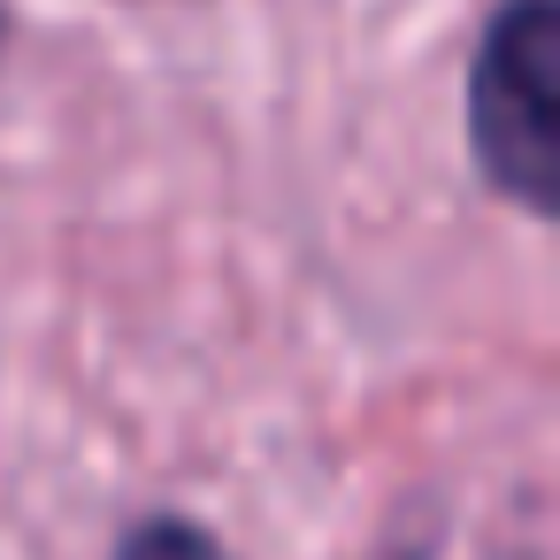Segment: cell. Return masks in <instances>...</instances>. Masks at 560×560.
<instances>
[{
  "instance_id": "cell-2",
  "label": "cell",
  "mask_w": 560,
  "mask_h": 560,
  "mask_svg": "<svg viewBox=\"0 0 560 560\" xmlns=\"http://www.w3.org/2000/svg\"><path fill=\"white\" fill-rule=\"evenodd\" d=\"M116 560H231V552H223L208 529H192V522H170V514H162V522H139V529L124 537V552H116Z\"/></svg>"
},
{
  "instance_id": "cell-1",
  "label": "cell",
  "mask_w": 560,
  "mask_h": 560,
  "mask_svg": "<svg viewBox=\"0 0 560 560\" xmlns=\"http://www.w3.org/2000/svg\"><path fill=\"white\" fill-rule=\"evenodd\" d=\"M468 139L483 177L522 200H560V9L552 0H506L476 47L468 78Z\"/></svg>"
}]
</instances>
